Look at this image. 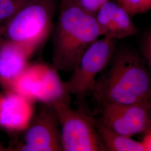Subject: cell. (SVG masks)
<instances>
[{"label": "cell", "mask_w": 151, "mask_h": 151, "mask_svg": "<svg viewBox=\"0 0 151 151\" xmlns=\"http://www.w3.org/2000/svg\"><path fill=\"white\" fill-rule=\"evenodd\" d=\"M27 4V0H0V21L10 20Z\"/></svg>", "instance_id": "5bb4252c"}, {"label": "cell", "mask_w": 151, "mask_h": 151, "mask_svg": "<svg viewBox=\"0 0 151 151\" xmlns=\"http://www.w3.org/2000/svg\"><path fill=\"white\" fill-rule=\"evenodd\" d=\"M95 17L101 36L117 40L129 37L137 32L129 14L117 3L110 0L99 9Z\"/></svg>", "instance_id": "30bf717a"}, {"label": "cell", "mask_w": 151, "mask_h": 151, "mask_svg": "<svg viewBox=\"0 0 151 151\" xmlns=\"http://www.w3.org/2000/svg\"><path fill=\"white\" fill-rule=\"evenodd\" d=\"M142 142H141L144 151H151V129L145 133Z\"/></svg>", "instance_id": "e0dca14e"}, {"label": "cell", "mask_w": 151, "mask_h": 151, "mask_svg": "<svg viewBox=\"0 0 151 151\" xmlns=\"http://www.w3.org/2000/svg\"><path fill=\"white\" fill-rule=\"evenodd\" d=\"M143 50L146 60L151 68V30L147 32L144 39Z\"/></svg>", "instance_id": "2e32d148"}, {"label": "cell", "mask_w": 151, "mask_h": 151, "mask_svg": "<svg viewBox=\"0 0 151 151\" xmlns=\"http://www.w3.org/2000/svg\"><path fill=\"white\" fill-rule=\"evenodd\" d=\"M57 114L64 151H105L95 120L71 107L69 95L50 105Z\"/></svg>", "instance_id": "3957f363"}, {"label": "cell", "mask_w": 151, "mask_h": 151, "mask_svg": "<svg viewBox=\"0 0 151 151\" xmlns=\"http://www.w3.org/2000/svg\"><path fill=\"white\" fill-rule=\"evenodd\" d=\"M93 92L102 105H149L151 72L137 54L130 50L120 51L103 77L96 81Z\"/></svg>", "instance_id": "6da1fadb"}, {"label": "cell", "mask_w": 151, "mask_h": 151, "mask_svg": "<svg viewBox=\"0 0 151 151\" xmlns=\"http://www.w3.org/2000/svg\"><path fill=\"white\" fill-rule=\"evenodd\" d=\"M101 36L94 15L71 4L64 9L54 32L53 66L72 73L84 52Z\"/></svg>", "instance_id": "7a4b0ae2"}, {"label": "cell", "mask_w": 151, "mask_h": 151, "mask_svg": "<svg viewBox=\"0 0 151 151\" xmlns=\"http://www.w3.org/2000/svg\"><path fill=\"white\" fill-rule=\"evenodd\" d=\"M148 114H149V116L151 120V101L150 105H149V107H148Z\"/></svg>", "instance_id": "d6986e66"}, {"label": "cell", "mask_w": 151, "mask_h": 151, "mask_svg": "<svg viewBox=\"0 0 151 151\" xmlns=\"http://www.w3.org/2000/svg\"><path fill=\"white\" fill-rule=\"evenodd\" d=\"M51 27V14L40 1L29 2L13 16L5 27L8 40L36 50Z\"/></svg>", "instance_id": "8992f818"}, {"label": "cell", "mask_w": 151, "mask_h": 151, "mask_svg": "<svg viewBox=\"0 0 151 151\" xmlns=\"http://www.w3.org/2000/svg\"><path fill=\"white\" fill-rule=\"evenodd\" d=\"M10 91L15 92L32 102L52 104L70 95L65 90L58 70L43 63L28 64L12 83Z\"/></svg>", "instance_id": "5b68a950"}, {"label": "cell", "mask_w": 151, "mask_h": 151, "mask_svg": "<svg viewBox=\"0 0 151 151\" xmlns=\"http://www.w3.org/2000/svg\"><path fill=\"white\" fill-rule=\"evenodd\" d=\"M103 106L99 121L110 129L131 137L151 129L149 105L106 104Z\"/></svg>", "instance_id": "ba28073f"}, {"label": "cell", "mask_w": 151, "mask_h": 151, "mask_svg": "<svg viewBox=\"0 0 151 151\" xmlns=\"http://www.w3.org/2000/svg\"><path fill=\"white\" fill-rule=\"evenodd\" d=\"M109 0H75L74 4L88 14L96 13L99 9Z\"/></svg>", "instance_id": "9a60e30c"}, {"label": "cell", "mask_w": 151, "mask_h": 151, "mask_svg": "<svg viewBox=\"0 0 151 151\" xmlns=\"http://www.w3.org/2000/svg\"><path fill=\"white\" fill-rule=\"evenodd\" d=\"M35 50L10 40L0 44V84L9 90Z\"/></svg>", "instance_id": "8fae6325"}, {"label": "cell", "mask_w": 151, "mask_h": 151, "mask_svg": "<svg viewBox=\"0 0 151 151\" xmlns=\"http://www.w3.org/2000/svg\"><path fill=\"white\" fill-rule=\"evenodd\" d=\"M4 33H5V27H2V26L0 24V44L2 42V41L1 39V36H2L3 34H4Z\"/></svg>", "instance_id": "ac0fdd59"}, {"label": "cell", "mask_w": 151, "mask_h": 151, "mask_svg": "<svg viewBox=\"0 0 151 151\" xmlns=\"http://www.w3.org/2000/svg\"><path fill=\"white\" fill-rule=\"evenodd\" d=\"M96 127L105 151H144L142 143L118 134L95 120Z\"/></svg>", "instance_id": "7c38bea8"}, {"label": "cell", "mask_w": 151, "mask_h": 151, "mask_svg": "<svg viewBox=\"0 0 151 151\" xmlns=\"http://www.w3.org/2000/svg\"><path fill=\"white\" fill-rule=\"evenodd\" d=\"M131 16L145 13L151 10V0H115Z\"/></svg>", "instance_id": "4fadbf2b"}, {"label": "cell", "mask_w": 151, "mask_h": 151, "mask_svg": "<svg viewBox=\"0 0 151 151\" xmlns=\"http://www.w3.org/2000/svg\"><path fill=\"white\" fill-rule=\"evenodd\" d=\"M33 103L12 91L0 95V127L11 132H24L34 117Z\"/></svg>", "instance_id": "9c48e42d"}, {"label": "cell", "mask_w": 151, "mask_h": 151, "mask_svg": "<svg viewBox=\"0 0 151 151\" xmlns=\"http://www.w3.org/2000/svg\"><path fill=\"white\" fill-rule=\"evenodd\" d=\"M23 142L15 148L24 151H62L60 125L57 114L50 105L43 108L24 131Z\"/></svg>", "instance_id": "52a82bcc"}, {"label": "cell", "mask_w": 151, "mask_h": 151, "mask_svg": "<svg viewBox=\"0 0 151 151\" xmlns=\"http://www.w3.org/2000/svg\"><path fill=\"white\" fill-rule=\"evenodd\" d=\"M116 40L108 37L97 39L82 55L70 78L63 82L65 90L82 103L93 91L96 77L109 63L114 52Z\"/></svg>", "instance_id": "277c9868"}]
</instances>
